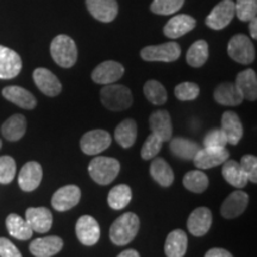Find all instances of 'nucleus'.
Returning <instances> with one entry per match:
<instances>
[{
  "label": "nucleus",
  "mask_w": 257,
  "mask_h": 257,
  "mask_svg": "<svg viewBox=\"0 0 257 257\" xmlns=\"http://www.w3.org/2000/svg\"><path fill=\"white\" fill-rule=\"evenodd\" d=\"M140 219L133 212H126L117 218L110 229V239L115 245H126L137 236Z\"/></svg>",
  "instance_id": "nucleus-1"
},
{
  "label": "nucleus",
  "mask_w": 257,
  "mask_h": 257,
  "mask_svg": "<svg viewBox=\"0 0 257 257\" xmlns=\"http://www.w3.org/2000/svg\"><path fill=\"white\" fill-rule=\"evenodd\" d=\"M100 100L102 105L110 111H124L133 105V93L126 86L105 85L100 91Z\"/></svg>",
  "instance_id": "nucleus-2"
},
{
  "label": "nucleus",
  "mask_w": 257,
  "mask_h": 257,
  "mask_svg": "<svg viewBox=\"0 0 257 257\" xmlns=\"http://www.w3.org/2000/svg\"><path fill=\"white\" fill-rule=\"evenodd\" d=\"M120 172L119 161L113 157H94L88 165V173L91 178L99 185H108L117 178Z\"/></svg>",
  "instance_id": "nucleus-3"
},
{
  "label": "nucleus",
  "mask_w": 257,
  "mask_h": 257,
  "mask_svg": "<svg viewBox=\"0 0 257 257\" xmlns=\"http://www.w3.org/2000/svg\"><path fill=\"white\" fill-rule=\"evenodd\" d=\"M50 54L53 60L62 68H70L78 60L75 42L67 35H59L51 41Z\"/></svg>",
  "instance_id": "nucleus-4"
},
{
  "label": "nucleus",
  "mask_w": 257,
  "mask_h": 257,
  "mask_svg": "<svg viewBox=\"0 0 257 257\" xmlns=\"http://www.w3.org/2000/svg\"><path fill=\"white\" fill-rule=\"evenodd\" d=\"M229 56L236 62L242 64H250L255 61L256 50L252 41L243 34L234 35L227 44Z\"/></svg>",
  "instance_id": "nucleus-5"
},
{
  "label": "nucleus",
  "mask_w": 257,
  "mask_h": 257,
  "mask_svg": "<svg viewBox=\"0 0 257 257\" xmlns=\"http://www.w3.org/2000/svg\"><path fill=\"white\" fill-rule=\"evenodd\" d=\"M181 55V48L176 42H167L159 46H148L141 50V57L150 62H174Z\"/></svg>",
  "instance_id": "nucleus-6"
},
{
  "label": "nucleus",
  "mask_w": 257,
  "mask_h": 257,
  "mask_svg": "<svg viewBox=\"0 0 257 257\" xmlns=\"http://www.w3.org/2000/svg\"><path fill=\"white\" fill-rule=\"evenodd\" d=\"M112 138L107 131L96 128L86 133L80 141V148L86 155H98L111 146Z\"/></svg>",
  "instance_id": "nucleus-7"
},
{
  "label": "nucleus",
  "mask_w": 257,
  "mask_h": 257,
  "mask_svg": "<svg viewBox=\"0 0 257 257\" xmlns=\"http://www.w3.org/2000/svg\"><path fill=\"white\" fill-rule=\"evenodd\" d=\"M234 15L233 0H221L206 17V25L213 30H221L232 22Z\"/></svg>",
  "instance_id": "nucleus-8"
},
{
  "label": "nucleus",
  "mask_w": 257,
  "mask_h": 257,
  "mask_svg": "<svg viewBox=\"0 0 257 257\" xmlns=\"http://www.w3.org/2000/svg\"><path fill=\"white\" fill-rule=\"evenodd\" d=\"M230 153L226 148H207L204 147L199 150L194 156V165L197 168L211 169L214 167L223 165L226 160H229Z\"/></svg>",
  "instance_id": "nucleus-9"
},
{
  "label": "nucleus",
  "mask_w": 257,
  "mask_h": 257,
  "mask_svg": "<svg viewBox=\"0 0 257 257\" xmlns=\"http://www.w3.org/2000/svg\"><path fill=\"white\" fill-rule=\"evenodd\" d=\"M80 198H81V191L78 186L67 185L54 193L53 198H51V205H53L54 210L66 212L76 206L79 204Z\"/></svg>",
  "instance_id": "nucleus-10"
},
{
  "label": "nucleus",
  "mask_w": 257,
  "mask_h": 257,
  "mask_svg": "<svg viewBox=\"0 0 257 257\" xmlns=\"http://www.w3.org/2000/svg\"><path fill=\"white\" fill-rule=\"evenodd\" d=\"M75 232L80 243L87 246L94 245L100 238V226L98 221L91 216H82L79 218L75 225Z\"/></svg>",
  "instance_id": "nucleus-11"
},
{
  "label": "nucleus",
  "mask_w": 257,
  "mask_h": 257,
  "mask_svg": "<svg viewBox=\"0 0 257 257\" xmlns=\"http://www.w3.org/2000/svg\"><path fill=\"white\" fill-rule=\"evenodd\" d=\"M124 75V67L115 61H105L95 67L92 73V80L99 85H111L117 82Z\"/></svg>",
  "instance_id": "nucleus-12"
},
{
  "label": "nucleus",
  "mask_w": 257,
  "mask_h": 257,
  "mask_svg": "<svg viewBox=\"0 0 257 257\" xmlns=\"http://www.w3.org/2000/svg\"><path fill=\"white\" fill-rule=\"evenodd\" d=\"M22 59L15 50L0 46V79H14L21 73Z\"/></svg>",
  "instance_id": "nucleus-13"
},
{
  "label": "nucleus",
  "mask_w": 257,
  "mask_h": 257,
  "mask_svg": "<svg viewBox=\"0 0 257 257\" xmlns=\"http://www.w3.org/2000/svg\"><path fill=\"white\" fill-rule=\"evenodd\" d=\"M43 170L38 162L30 161L22 167L18 174V185L22 191L32 192L35 191L42 181Z\"/></svg>",
  "instance_id": "nucleus-14"
},
{
  "label": "nucleus",
  "mask_w": 257,
  "mask_h": 257,
  "mask_svg": "<svg viewBox=\"0 0 257 257\" xmlns=\"http://www.w3.org/2000/svg\"><path fill=\"white\" fill-rule=\"evenodd\" d=\"M88 12L102 23L113 22L118 15L117 0H86Z\"/></svg>",
  "instance_id": "nucleus-15"
},
{
  "label": "nucleus",
  "mask_w": 257,
  "mask_h": 257,
  "mask_svg": "<svg viewBox=\"0 0 257 257\" xmlns=\"http://www.w3.org/2000/svg\"><path fill=\"white\" fill-rule=\"evenodd\" d=\"M249 204V195L243 191H236L225 199L220 207V214L226 219H233L244 213Z\"/></svg>",
  "instance_id": "nucleus-16"
},
{
  "label": "nucleus",
  "mask_w": 257,
  "mask_h": 257,
  "mask_svg": "<svg viewBox=\"0 0 257 257\" xmlns=\"http://www.w3.org/2000/svg\"><path fill=\"white\" fill-rule=\"evenodd\" d=\"M32 78L38 89L48 96H56L62 91L60 80L53 72L47 68H37L34 70Z\"/></svg>",
  "instance_id": "nucleus-17"
},
{
  "label": "nucleus",
  "mask_w": 257,
  "mask_h": 257,
  "mask_svg": "<svg viewBox=\"0 0 257 257\" xmlns=\"http://www.w3.org/2000/svg\"><path fill=\"white\" fill-rule=\"evenodd\" d=\"M25 220L32 231L46 233L53 226V214L47 207H30L25 212Z\"/></svg>",
  "instance_id": "nucleus-18"
},
{
  "label": "nucleus",
  "mask_w": 257,
  "mask_h": 257,
  "mask_svg": "<svg viewBox=\"0 0 257 257\" xmlns=\"http://www.w3.org/2000/svg\"><path fill=\"white\" fill-rule=\"evenodd\" d=\"M149 125L152 134L159 137L162 142L170 141L173 136V124L168 112L165 110L153 112L149 117Z\"/></svg>",
  "instance_id": "nucleus-19"
},
{
  "label": "nucleus",
  "mask_w": 257,
  "mask_h": 257,
  "mask_svg": "<svg viewBox=\"0 0 257 257\" xmlns=\"http://www.w3.org/2000/svg\"><path fill=\"white\" fill-rule=\"evenodd\" d=\"M221 131L226 136L227 143L236 146L242 140L244 128L243 124L240 121L238 114L232 111L224 112L221 115Z\"/></svg>",
  "instance_id": "nucleus-20"
},
{
  "label": "nucleus",
  "mask_w": 257,
  "mask_h": 257,
  "mask_svg": "<svg viewBox=\"0 0 257 257\" xmlns=\"http://www.w3.org/2000/svg\"><path fill=\"white\" fill-rule=\"evenodd\" d=\"M212 212L207 207H199L188 217L187 227L193 236H205L211 229Z\"/></svg>",
  "instance_id": "nucleus-21"
},
{
  "label": "nucleus",
  "mask_w": 257,
  "mask_h": 257,
  "mask_svg": "<svg viewBox=\"0 0 257 257\" xmlns=\"http://www.w3.org/2000/svg\"><path fill=\"white\" fill-rule=\"evenodd\" d=\"M63 248V240L57 236H48L32 240L30 252L35 257H51L59 253Z\"/></svg>",
  "instance_id": "nucleus-22"
},
{
  "label": "nucleus",
  "mask_w": 257,
  "mask_h": 257,
  "mask_svg": "<svg viewBox=\"0 0 257 257\" xmlns=\"http://www.w3.org/2000/svg\"><path fill=\"white\" fill-rule=\"evenodd\" d=\"M197 25L195 19L188 15H176L170 18L168 23L165 25L163 32L168 38H179L187 32L192 31Z\"/></svg>",
  "instance_id": "nucleus-23"
},
{
  "label": "nucleus",
  "mask_w": 257,
  "mask_h": 257,
  "mask_svg": "<svg viewBox=\"0 0 257 257\" xmlns=\"http://www.w3.org/2000/svg\"><path fill=\"white\" fill-rule=\"evenodd\" d=\"M2 94L6 100L11 101L12 104L24 108V110H34L36 107V98L30 92L19 86H8L3 88Z\"/></svg>",
  "instance_id": "nucleus-24"
},
{
  "label": "nucleus",
  "mask_w": 257,
  "mask_h": 257,
  "mask_svg": "<svg viewBox=\"0 0 257 257\" xmlns=\"http://www.w3.org/2000/svg\"><path fill=\"white\" fill-rule=\"evenodd\" d=\"M188 238L182 230L172 231L166 238L165 253L167 257H184L187 251Z\"/></svg>",
  "instance_id": "nucleus-25"
},
{
  "label": "nucleus",
  "mask_w": 257,
  "mask_h": 257,
  "mask_svg": "<svg viewBox=\"0 0 257 257\" xmlns=\"http://www.w3.org/2000/svg\"><path fill=\"white\" fill-rule=\"evenodd\" d=\"M236 87L244 99L255 101L257 99V75L252 69H245L237 75Z\"/></svg>",
  "instance_id": "nucleus-26"
},
{
  "label": "nucleus",
  "mask_w": 257,
  "mask_h": 257,
  "mask_svg": "<svg viewBox=\"0 0 257 257\" xmlns=\"http://www.w3.org/2000/svg\"><path fill=\"white\" fill-rule=\"evenodd\" d=\"M213 98L218 104L224 106H237L242 104L244 100L236 85L231 82L220 83L213 93Z\"/></svg>",
  "instance_id": "nucleus-27"
},
{
  "label": "nucleus",
  "mask_w": 257,
  "mask_h": 257,
  "mask_svg": "<svg viewBox=\"0 0 257 257\" xmlns=\"http://www.w3.org/2000/svg\"><path fill=\"white\" fill-rule=\"evenodd\" d=\"M223 178L226 180L227 184L236 188H244L248 185L249 180L246 178L245 173L243 172L242 167H240L239 162L234 160H226L223 163Z\"/></svg>",
  "instance_id": "nucleus-28"
},
{
  "label": "nucleus",
  "mask_w": 257,
  "mask_h": 257,
  "mask_svg": "<svg viewBox=\"0 0 257 257\" xmlns=\"http://www.w3.org/2000/svg\"><path fill=\"white\" fill-rule=\"evenodd\" d=\"M169 149L173 153V155L181 160H193L197 155L199 150L201 149L200 146L197 142L188 140L184 137H175L170 138Z\"/></svg>",
  "instance_id": "nucleus-29"
},
{
  "label": "nucleus",
  "mask_w": 257,
  "mask_h": 257,
  "mask_svg": "<svg viewBox=\"0 0 257 257\" xmlns=\"http://www.w3.org/2000/svg\"><path fill=\"white\" fill-rule=\"evenodd\" d=\"M27 131V119L23 114H14L5 120L2 126V134L5 140L10 142H16L24 136Z\"/></svg>",
  "instance_id": "nucleus-30"
},
{
  "label": "nucleus",
  "mask_w": 257,
  "mask_h": 257,
  "mask_svg": "<svg viewBox=\"0 0 257 257\" xmlns=\"http://www.w3.org/2000/svg\"><path fill=\"white\" fill-rule=\"evenodd\" d=\"M150 175L162 187H169L174 182V172L162 157H154L150 165Z\"/></svg>",
  "instance_id": "nucleus-31"
},
{
  "label": "nucleus",
  "mask_w": 257,
  "mask_h": 257,
  "mask_svg": "<svg viewBox=\"0 0 257 257\" xmlns=\"http://www.w3.org/2000/svg\"><path fill=\"white\" fill-rule=\"evenodd\" d=\"M6 229H8L10 236L19 240L30 239L34 233L28 221L16 213L9 214L6 218Z\"/></svg>",
  "instance_id": "nucleus-32"
},
{
  "label": "nucleus",
  "mask_w": 257,
  "mask_h": 257,
  "mask_svg": "<svg viewBox=\"0 0 257 257\" xmlns=\"http://www.w3.org/2000/svg\"><path fill=\"white\" fill-rule=\"evenodd\" d=\"M114 138L117 143L125 149L131 148L136 142L137 138V124L134 119H125L115 127Z\"/></svg>",
  "instance_id": "nucleus-33"
},
{
  "label": "nucleus",
  "mask_w": 257,
  "mask_h": 257,
  "mask_svg": "<svg viewBox=\"0 0 257 257\" xmlns=\"http://www.w3.org/2000/svg\"><path fill=\"white\" fill-rule=\"evenodd\" d=\"M133 199V192L127 185H118L114 186L108 193L107 204L108 206L113 210H123L130 204Z\"/></svg>",
  "instance_id": "nucleus-34"
},
{
  "label": "nucleus",
  "mask_w": 257,
  "mask_h": 257,
  "mask_svg": "<svg viewBox=\"0 0 257 257\" xmlns=\"http://www.w3.org/2000/svg\"><path fill=\"white\" fill-rule=\"evenodd\" d=\"M208 59V44L206 41L199 40L192 44L187 51L186 60L191 67L199 68L204 66Z\"/></svg>",
  "instance_id": "nucleus-35"
},
{
  "label": "nucleus",
  "mask_w": 257,
  "mask_h": 257,
  "mask_svg": "<svg viewBox=\"0 0 257 257\" xmlns=\"http://www.w3.org/2000/svg\"><path fill=\"white\" fill-rule=\"evenodd\" d=\"M182 184L188 191L200 194L206 191L208 187V178L201 170H192L184 176Z\"/></svg>",
  "instance_id": "nucleus-36"
},
{
  "label": "nucleus",
  "mask_w": 257,
  "mask_h": 257,
  "mask_svg": "<svg viewBox=\"0 0 257 257\" xmlns=\"http://www.w3.org/2000/svg\"><path fill=\"white\" fill-rule=\"evenodd\" d=\"M143 92L147 100L154 105H163L167 101V99H168V94H167L165 86L161 82L156 81V80L147 81L143 87Z\"/></svg>",
  "instance_id": "nucleus-37"
},
{
  "label": "nucleus",
  "mask_w": 257,
  "mask_h": 257,
  "mask_svg": "<svg viewBox=\"0 0 257 257\" xmlns=\"http://www.w3.org/2000/svg\"><path fill=\"white\" fill-rule=\"evenodd\" d=\"M184 3L185 0H154L150 5V10L156 15L168 16L178 12Z\"/></svg>",
  "instance_id": "nucleus-38"
},
{
  "label": "nucleus",
  "mask_w": 257,
  "mask_h": 257,
  "mask_svg": "<svg viewBox=\"0 0 257 257\" xmlns=\"http://www.w3.org/2000/svg\"><path fill=\"white\" fill-rule=\"evenodd\" d=\"M234 11L239 21H251L257 15V0H237L234 3Z\"/></svg>",
  "instance_id": "nucleus-39"
},
{
  "label": "nucleus",
  "mask_w": 257,
  "mask_h": 257,
  "mask_svg": "<svg viewBox=\"0 0 257 257\" xmlns=\"http://www.w3.org/2000/svg\"><path fill=\"white\" fill-rule=\"evenodd\" d=\"M175 96L181 101H191L198 98L200 88L194 82H182L175 87Z\"/></svg>",
  "instance_id": "nucleus-40"
},
{
  "label": "nucleus",
  "mask_w": 257,
  "mask_h": 257,
  "mask_svg": "<svg viewBox=\"0 0 257 257\" xmlns=\"http://www.w3.org/2000/svg\"><path fill=\"white\" fill-rule=\"evenodd\" d=\"M16 175V162L11 156L0 157V184L9 185Z\"/></svg>",
  "instance_id": "nucleus-41"
},
{
  "label": "nucleus",
  "mask_w": 257,
  "mask_h": 257,
  "mask_svg": "<svg viewBox=\"0 0 257 257\" xmlns=\"http://www.w3.org/2000/svg\"><path fill=\"white\" fill-rule=\"evenodd\" d=\"M162 141L154 134H150L146 142L143 143L142 149H141V156L143 160H152L157 156L162 148Z\"/></svg>",
  "instance_id": "nucleus-42"
},
{
  "label": "nucleus",
  "mask_w": 257,
  "mask_h": 257,
  "mask_svg": "<svg viewBox=\"0 0 257 257\" xmlns=\"http://www.w3.org/2000/svg\"><path fill=\"white\" fill-rule=\"evenodd\" d=\"M227 144L226 136L221 128H213L206 134L204 138V147L207 148H225Z\"/></svg>",
  "instance_id": "nucleus-43"
},
{
  "label": "nucleus",
  "mask_w": 257,
  "mask_h": 257,
  "mask_svg": "<svg viewBox=\"0 0 257 257\" xmlns=\"http://www.w3.org/2000/svg\"><path fill=\"white\" fill-rule=\"evenodd\" d=\"M243 172L245 173L249 181L257 182V159L253 155H244L239 162Z\"/></svg>",
  "instance_id": "nucleus-44"
},
{
  "label": "nucleus",
  "mask_w": 257,
  "mask_h": 257,
  "mask_svg": "<svg viewBox=\"0 0 257 257\" xmlns=\"http://www.w3.org/2000/svg\"><path fill=\"white\" fill-rule=\"evenodd\" d=\"M0 257H22V253L11 240L0 237Z\"/></svg>",
  "instance_id": "nucleus-45"
},
{
  "label": "nucleus",
  "mask_w": 257,
  "mask_h": 257,
  "mask_svg": "<svg viewBox=\"0 0 257 257\" xmlns=\"http://www.w3.org/2000/svg\"><path fill=\"white\" fill-rule=\"evenodd\" d=\"M205 257H233V256L231 255L227 250L220 249V248H213L208 250Z\"/></svg>",
  "instance_id": "nucleus-46"
},
{
  "label": "nucleus",
  "mask_w": 257,
  "mask_h": 257,
  "mask_svg": "<svg viewBox=\"0 0 257 257\" xmlns=\"http://www.w3.org/2000/svg\"><path fill=\"white\" fill-rule=\"evenodd\" d=\"M250 24H249V31H250V35H251V37L253 40H256L257 38V19L256 18H252L251 21H249Z\"/></svg>",
  "instance_id": "nucleus-47"
},
{
  "label": "nucleus",
  "mask_w": 257,
  "mask_h": 257,
  "mask_svg": "<svg viewBox=\"0 0 257 257\" xmlns=\"http://www.w3.org/2000/svg\"><path fill=\"white\" fill-rule=\"evenodd\" d=\"M117 257H141V256H140V253L136 251V250L128 249V250H124V251L120 252Z\"/></svg>",
  "instance_id": "nucleus-48"
},
{
  "label": "nucleus",
  "mask_w": 257,
  "mask_h": 257,
  "mask_svg": "<svg viewBox=\"0 0 257 257\" xmlns=\"http://www.w3.org/2000/svg\"><path fill=\"white\" fill-rule=\"evenodd\" d=\"M0 149H2V140H0Z\"/></svg>",
  "instance_id": "nucleus-49"
}]
</instances>
